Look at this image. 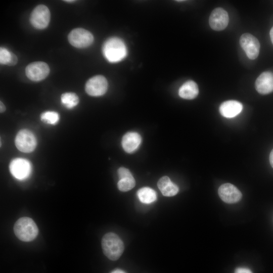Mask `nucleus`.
<instances>
[{
	"label": "nucleus",
	"instance_id": "1",
	"mask_svg": "<svg viewBox=\"0 0 273 273\" xmlns=\"http://www.w3.org/2000/svg\"><path fill=\"white\" fill-rule=\"evenodd\" d=\"M103 54L111 63H117L123 60L127 55L125 44L118 37H112L107 39L102 48Z\"/></svg>",
	"mask_w": 273,
	"mask_h": 273
},
{
	"label": "nucleus",
	"instance_id": "2",
	"mask_svg": "<svg viewBox=\"0 0 273 273\" xmlns=\"http://www.w3.org/2000/svg\"><path fill=\"white\" fill-rule=\"evenodd\" d=\"M102 247L105 256L111 260H117L124 251L123 243L115 233L105 234L102 239Z\"/></svg>",
	"mask_w": 273,
	"mask_h": 273
},
{
	"label": "nucleus",
	"instance_id": "3",
	"mask_svg": "<svg viewBox=\"0 0 273 273\" xmlns=\"http://www.w3.org/2000/svg\"><path fill=\"white\" fill-rule=\"evenodd\" d=\"M16 236L24 242H29L34 240L38 235V228L32 219L23 217L18 219L14 226Z\"/></svg>",
	"mask_w": 273,
	"mask_h": 273
},
{
	"label": "nucleus",
	"instance_id": "4",
	"mask_svg": "<svg viewBox=\"0 0 273 273\" xmlns=\"http://www.w3.org/2000/svg\"><path fill=\"white\" fill-rule=\"evenodd\" d=\"M93 34L88 30L77 28L72 30L68 35L69 43L77 48H85L90 46L94 41Z\"/></svg>",
	"mask_w": 273,
	"mask_h": 273
},
{
	"label": "nucleus",
	"instance_id": "5",
	"mask_svg": "<svg viewBox=\"0 0 273 273\" xmlns=\"http://www.w3.org/2000/svg\"><path fill=\"white\" fill-rule=\"evenodd\" d=\"M15 145L20 151L24 153L32 152L36 146V139L34 134L28 129H22L17 134Z\"/></svg>",
	"mask_w": 273,
	"mask_h": 273
},
{
	"label": "nucleus",
	"instance_id": "6",
	"mask_svg": "<svg viewBox=\"0 0 273 273\" xmlns=\"http://www.w3.org/2000/svg\"><path fill=\"white\" fill-rule=\"evenodd\" d=\"M50 18L51 14L49 8L45 5H39L32 11L30 22L35 28L42 29L48 27Z\"/></svg>",
	"mask_w": 273,
	"mask_h": 273
},
{
	"label": "nucleus",
	"instance_id": "7",
	"mask_svg": "<svg viewBox=\"0 0 273 273\" xmlns=\"http://www.w3.org/2000/svg\"><path fill=\"white\" fill-rule=\"evenodd\" d=\"M11 174L16 179L24 180L31 174L32 166L30 162L24 158H17L13 159L10 164Z\"/></svg>",
	"mask_w": 273,
	"mask_h": 273
},
{
	"label": "nucleus",
	"instance_id": "8",
	"mask_svg": "<svg viewBox=\"0 0 273 273\" xmlns=\"http://www.w3.org/2000/svg\"><path fill=\"white\" fill-rule=\"evenodd\" d=\"M49 65L43 62H34L25 68L27 77L32 81H39L45 79L50 73Z\"/></svg>",
	"mask_w": 273,
	"mask_h": 273
},
{
	"label": "nucleus",
	"instance_id": "9",
	"mask_svg": "<svg viewBox=\"0 0 273 273\" xmlns=\"http://www.w3.org/2000/svg\"><path fill=\"white\" fill-rule=\"evenodd\" d=\"M239 42L250 59L254 60L258 57L260 43L256 37L248 33H244L241 36Z\"/></svg>",
	"mask_w": 273,
	"mask_h": 273
},
{
	"label": "nucleus",
	"instance_id": "10",
	"mask_svg": "<svg viewBox=\"0 0 273 273\" xmlns=\"http://www.w3.org/2000/svg\"><path fill=\"white\" fill-rule=\"evenodd\" d=\"M107 88V80L104 76L101 75H96L89 78L85 86L86 93L94 97L104 95Z\"/></svg>",
	"mask_w": 273,
	"mask_h": 273
},
{
	"label": "nucleus",
	"instance_id": "11",
	"mask_svg": "<svg viewBox=\"0 0 273 273\" xmlns=\"http://www.w3.org/2000/svg\"><path fill=\"white\" fill-rule=\"evenodd\" d=\"M229 17L228 12L222 8L214 9L209 17V24L210 27L216 31L225 29L228 25Z\"/></svg>",
	"mask_w": 273,
	"mask_h": 273
},
{
	"label": "nucleus",
	"instance_id": "12",
	"mask_svg": "<svg viewBox=\"0 0 273 273\" xmlns=\"http://www.w3.org/2000/svg\"><path fill=\"white\" fill-rule=\"evenodd\" d=\"M220 199L229 204L235 203L242 198V195L240 190L234 185L226 183L221 185L218 190Z\"/></svg>",
	"mask_w": 273,
	"mask_h": 273
},
{
	"label": "nucleus",
	"instance_id": "13",
	"mask_svg": "<svg viewBox=\"0 0 273 273\" xmlns=\"http://www.w3.org/2000/svg\"><path fill=\"white\" fill-rule=\"evenodd\" d=\"M255 86L260 94L266 95L273 92V73L264 71L257 78Z\"/></svg>",
	"mask_w": 273,
	"mask_h": 273
},
{
	"label": "nucleus",
	"instance_id": "14",
	"mask_svg": "<svg viewBox=\"0 0 273 273\" xmlns=\"http://www.w3.org/2000/svg\"><path fill=\"white\" fill-rule=\"evenodd\" d=\"M219 112L226 118H233L238 115L243 110L242 104L235 100H229L223 102L219 107Z\"/></svg>",
	"mask_w": 273,
	"mask_h": 273
},
{
	"label": "nucleus",
	"instance_id": "15",
	"mask_svg": "<svg viewBox=\"0 0 273 273\" xmlns=\"http://www.w3.org/2000/svg\"><path fill=\"white\" fill-rule=\"evenodd\" d=\"M141 143L140 135L135 132L126 133L122 138V146L124 151L130 153L134 152Z\"/></svg>",
	"mask_w": 273,
	"mask_h": 273
},
{
	"label": "nucleus",
	"instance_id": "16",
	"mask_svg": "<svg viewBox=\"0 0 273 273\" xmlns=\"http://www.w3.org/2000/svg\"><path fill=\"white\" fill-rule=\"evenodd\" d=\"M157 186L162 195L166 197L173 196L177 194L179 190L178 187L167 176H163L159 179Z\"/></svg>",
	"mask_w": 273,
	"mask_h": 273
},
{
	"label": "nucleus",
	"instance_id": "17",
	"mask_svg": "<svg viewBox=\"0 0 273 273\" xmlns=\"http://www.w3.org/2000/svg\"><path fill=\"white\" fill-rule=\"evenodd\" d=\"M199 89L197 83L190 80L185 82L179 88L178 95L181 98L191 100L195 98L198 95Z\"/></svg>",
	"mask_w": 273,
	"mask_h": 273
},
{
	"label": "nucleus",
	"instance_id": "18",
	"mask_svg": "<svg viewBox=\"0 0 273 273\" xmlns=\"http://www.w3.org/2000/svg\"><path fill=\"white\" fill-rule=\"evenodd\" d=\"M137 196L139 200L143 203L150 204L157 199V194L152 189L144 187L137 192Z\"/></svg>",
	"mask_w": 273,
	"mask_h": 273
},
{
	"label": "nucleus",
	"instance_id": "19",
	"mask_svg": "<svg viewBox=\"0 0 273 273\" xmlns=\"http://www.w3.org/2000/svg\"><path fill=\"white\" fill-rule=\"evenodd\" d=\"M61 101L65 107L72 109L78 104L79 98L75 93H65L61 95Z\"/></svg>",
	"mask_w": 273,
	"mask_h": 273
},
{
	"label": "nucleus",
	"instance_id": "20",
	"mask_svg": "<svg viewBox=\"0 0 273 273\" xmlns=\"http://www.w3.org/2000/svg\"><path fill=\"white\" fill-rule=\"evenodd\" d=\"M135 185L134 178L132 174L119 178L117 184L118 189L122 192H127L132 189Z\"/></svg>",
	"mask_w": 273,
	"mask_h": 273
},
{
	"label": "nucleus",
	"instance_id": "21",
	"mask_svg": "<svg viewBox=\"0 0 273 273\" xmlns=\"http://www.w3.org/2000/svg\"><path fill=\"white\" fill-rule=\"evenodd\" d=\"M40 118L42 121L48 124L55 125L58 122L60 116L55 111H48L41 114Z\"/></svg>",
	"mask_w": 273,
	"mask_h": 273
},
{
	"label": "nucleus",
	"instance_id": "22",
	"mask_svg": "<svg viewBox=\"0 0 273 273\" xmlns=\"http://www.w3.org/2000/svg\"><path fill=\"white\" fill-rule=\"evenodd\" d=\"M12 53L7 49L1 47L0 49V63L1 64L8 65L10 61Z\"/></svg>",
	"mask_w": 273,
	"mask_h": 273
},
{
	"label": "nucleus",
	"instance_id": "23",
	"mask_svg": "<svg viewBox=\"0 0 273 273\" xmlns=\"http://www.w3.org/2000/svg\"><path fill=\"white\" fill-rule=\"evenodd\" d=\"M118 174L120 178L124 176L131 175V173L128 169L124 167H120L118 170Z\"/></svg>",
	"mask_w": 273,
	"mask_h": 273
},
{
	"label": "nucleus",
	"instance_id": "24",
	"mask_svg": "<svg viewBox=\"0 0 273 273\" xmlns=\"http://www.w3.org/2000/svg\"><path fill=\"white\" fill-rule=\"evenodd\" d=\"M235 273H253L252 271L246 267H237L235 270Z\"/></svg>",
	"mask_w": 273,
	"mask_h": 273
},
{
	"label": "nucleus",
	"instance_id": "25",
	"mask_svg": "<svg viewBox=\"0 0 273 273\" xmlns=\"http://www.w3.org/2000/svg\"><path fill=\"white\" fill-rule=\"evenodd\" d=\"M18 62V58L16 55L12 53V57L10 62L8 64V66H14L16 65Z\"/></svg>",
	"mask_w": 273,
	"mask_h": 273
},
{
	"label": "nucleus",
	"instance_id": "26",
	"mask_svg": "<svg viewBox=\"0 0 273 273\" xmlns=\"http://www.w3.org/2000/svg\"><path fill=\"white\" fill-rule=\"evenodd\" d=\"M269 162H270V165L273 168V149L270 153Z\"/></svg>",
	"mask_w": 273,
	"mask_h": 273
},
{
	"label": "nucleus",
	"instance_id": "27",
	"mask_svg": "<svg viewBox=\"0 0 273 273\" xmlns=\"http://www.w3.org/2000/svg\"><path fill=\"white\" fill-rule=\"evenodd\" d=\"M0 110H1V112H4L5 110H6V107H5V106L4 105V104H3V102H2V101H1V103H0Z\"/></svg>",
	"mask_w": 273,
	"mask_h": 273
},
{
	"label": "nucleus",
	"instance_id": "28",
	"mask_svg": "<svg viewBox=\"0 0 273 273\" xmlns=\"http://www.w3.org/2000/svg\"><path fill=\"white\" fill-rule=\"evenodd\" d=\"M269 35L270 37V40L271 41V42L273 44V26L271 28L270 32H269Z\"/></svg>",
	"mask_w": 273,
	"mask_h": 273
},
{
	"label": "nucleus",
	"instance_id": "29",
	"mask_svg": "<svg viewBox=\"0 0 273 273\" xmlns=\"http://www.w3.org/2000/svg\"><path fill=\"white\" fill-rule=\"evenodd\" d=\"M111 273H126V272L121 269H117L114 270Z\"/></svg>",
	"mask_w": 273,
	"mask_h": 273
},
{
	"label": "nucleus",
	"instance_id": "30",
	"mask_svg": "<svg viewBox=\"0 0 273 273\" xmlns=\"http://www.w3.org/2000/svg\"><path fill=\"white\" fill-rule=\"evenodd\" d=\"M64 2H68V3H72V2H74V1H64Z\"/></svg>",
	"mask_w": 273,
	"mask_h": 273
}]
</instances>
